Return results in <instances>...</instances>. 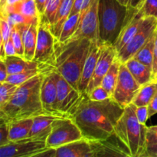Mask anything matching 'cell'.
<instances>
[{"label":"cell","instance_id":"9c48e42d","mask_svg":"<svg viewBox=\"0 0 157 157\" xmlns=\"http://www.w3.org/2000/svg\"><path fill=\"white\" fill-rule=\"evenodd\" d=\"M49 149L45 139L27 137L0 147L1 157H36Z\"/></svg>","mask_w":157,"mask_h":157},{"label":"cell","instance_id":"681fc988","mask_svg":"<svg viewBox=\"0 0 157 157\" xmlns=\"http://www.w3.org/2000/svg\"><path fill=\"white\" fill-rule=\"evenodd\" d=\"M118 1H119L121 4L124 5V6H128L129 2H130V0H118Z\"/></svg>","mask_w":157,"mask_h":157},{"label":"cell","instance_id":"9a60e30c","mask_svg":"<svg viewBox=\"0 0 157 157\" xmlns=\"http://www.w3.org/2000/svg\"><path fill=\"white\" fill-rule=\"evenodd\" d=\"M36 157H92L91 145L89 140L83 138L57 148L48 149Z\"/></svg>","mask_w":157,"mask_h":157},{"label":"cell","instance_id":"f546056e","mask_svg":"<svg viewBox=\"0 0 157 157\" xmlns=\"http://www.w3.org/2000/svg\"><path fill=\"white\" fill-rule=\"evenodd\" d=\"M24 24H20L14 25L12 28V41H13L14 46H15L16 55L25 58V50L24 44H23L22 39V27Z\"/></svg>","mask_w":157,"mask_h":157},{"label":"cell","instance_id":"6da1fadb","mask_svg":"<svg viewBox=\"0 0 157 157\" xmlns=\"http://www.w3.org/2000/svg\"><path fill=\"white\" fill-rule=\"evenodd\" d=\"M124 110L113 98L95 101L85 94L70 117L81 129L84 138L103 140L115 135V128Z\"/></svg>","mask_w":157,"mask_h":157},{"label":"cell","instance_id":"cb8c5ba5","mask_svg":"<svg viewBox=\"0 0 157 157\" xmlns=\"http://www.w3.org/2000/svg\"><path fill=\"white\" fill-rule=\"evenodd\" d=\"M33 124V117L24 118L10 123L9 140L17 141L29 137Z\"/></svg>","mask_w":157,"mask_h":157},{"label":"cell","instance_id":"3957f363","mask_svg":"<svg viewBox=\"0 0 157 157\" xmlns=\"http://www.w3.org/2000/svg\"><path fill=\"white\" fill-rule=\"evenodd\" d=\"M91 44L88 38L67 43L55 42L54 67L77 90Z\"/></svg>","mask_w":157,"mask_h":157},{"label":"cell","instance_id":"836d02e7","mask_svg":"<svg viewBox=\"0 0 157 157\" xmlns=\"http://www.w3.org/2000/svg\"><path fill=\"white\" fill-rule=\"evenodd\" d=\"M1 16L4 17L7 19L8 22L9 23L11 27H13L14 25H20V24H31L34 20L36 18H28V17L25 16L22 14L18 13L16 12H11L9 13H7L5 15H2ZM38 18V17H37Z\"/></svg>","mask_w":157,"mask_h":157},{"label":"cell","instance_id":"5b68a950","mask_svg":"<svg viewBox=\"0 0 157 157\" xmlns=\"http://www.w3.org/2000/svg\"><path fill=\"white\" fill-rule=\"evenodd\" d=\"M128 7L118 0H100L98 7L99 40L101 43L114 44L124 26Z\"/></svg>","mask_w":157,"mask_h":157},{"label":"cell","instance_id":"74e56055","mask_svg":"<svg viewBox=\"0 0 157 157\" xmlns=\"http://www.w3.org/2000/svg\"><path fill=\"white\" fill-rule=\"evenodd\" d=\"M136 115L137 120L140 124H146L149 119L148 107L147 106H140L136 107Z\"/></svg>","mask_w":157,"mask_h":157},{"label":"cell","instance_id":"7a4b0ae2","mask_svg":"<svg viewBox=\"0 0 157 157\" xmlns=\"http://www.w3.org/2000/svg\"><path fill=\"white\" fill-rule=\"evenodd\" d=\"M43 77L42 71L18 86L10 101L0 108V120L10 124L20 119L45 114L41 99Z\"/></svg>","mask_w":157,"mask_h":157},{"label":"cell","instance_id":"277c9868","mask_svg":"<svg viewBox=\"0 0 157 157\" xmlns=\"http://www.w3.org/2000/svg\"><path fill=\"white\" fill-rule=\"evenodd\" d=\"M133 103L124 107V113L115 128V136L130 157H144L147 148V126L140 124Z\"/></svg>","mask_w":157,"mask_h":157},{"label":"cell","instance_id":"f6af8a7d","mask_svg":"<svg viewBox=\"0 0 157 157\" xmlns=\"http://www.w3.org/2000/svg\"><path fill=\"white\" fill-rule=\"evenodd\" d=\"M157 69V27L155 32V47H154V60L153 64V76ZM153 78V77H152Z\"/></svg>","mask_w":157,"mask_h":157},{"label":"cell","instance_id":"60d3db41","mask_svg":"<svg viewBox=\"0 0 157 157\" xmlns=\"http://www.w3.org/2000/svg\"><path fill=\"white\" fill-rule=\"evenodd\" d=\"M148 114L149 118L153 117V115L157 113V90L155 93L154 96L153 97L152 100L150 101V104H148Z\"/></svg>","mask_w":157,"mask_h":157},{"label":"cell","instance_id":"1f68e13d","mask_svg":"<svg viewBox=\"0 0 157 157\" xmlns=\"http://www.w3.org/2000/svg\"><path fill=\"white\" fill-rule=\"evenodd\" d=\"M61 0H48L44 14L43 15H41V16L44 17V18L48 22L51 27L54 24L55 16H56L57 12H58L59 6L61 5Z\"/></svg>","mask_w":157,"mask_h":157},{"label":"cell","instance_id":"484cf974","mask_svg":"<svg viewBox=\"0 0 157 157\" xmlns=\"http://www.w3.org/2000/svg\"><path fill=\"white\" fill-rule=\"evenodd\" d=\"M121 64V61H119V59L117 57L116 59L114 60V61L112 64L111 67H110L107 73L106 74L104 78H103L102 82H101V86L108 92V94L111 98L113 94V92H114L117 83Z\"/></svg>","mask_w":157,"mask_h":157},{"label":"cell","instance_id":"f35d334b","mask_svg":"<svg viewBox=\"0 0 157 157\" xmlns=\"http://www.w3.org/2000/svg\"><path fill=\"white\" fill-rule=\"evenodd\" d=\"M146 141L147 146L157 144V125L147 127Z\"/></svg>","mask_w":157,"mask_h":157},{"label":"cell","instance_id":"e0dca14e","mask_svg":"<svg viewBox=\"0 0 157 157\" xmlns=\"http://www.w3.org/2000/svg\"><path fill=\"white\" fill-rule=\"evenodd\" d=\"M144 18L138 15L137 10L128 8V14H127L125 25L123 27L116 42L113 44L117 52H118L121 51L123 47L127 44L136 35L142 25Z\"/></svg>","mask_w":157,"mask_h":157},{"label":"cell","instance_id":"52a82bcc","mask_svg":"<svg viewBox=\"0 0 157 157\" xmlns=\"http://www.w3.org/2000/svg\"><path fill=\"white\" fill-rule=\"evenodd\" d=\"M55 39L51 26L43 16H40L38 38L34 61L46 66H53L55 63Z\"/></svg>","mask_w":157,"mask_h":157},{"label":"cell","instance_id":"603a6c76","mask_svg":"<svg viewBox=\"0 0 157 157\" xmlns=\"http://www.w3.org/2000/svg\"><path fill=\"white\" fill-rule=\"evenodd\" d=\"M74 2L75 0H61L54 24L51 27V30L56 41L59 39L64 22L70 17Z\"/></svg>","mask_w":157,"mask_h":157},{"label":"cell","instance_id":"2e32d148","mask_svg":"<svg viewBox=\"0 0 157 157\" xmlns=\"http://www.w3.org/2000/svg\"><path fill=\"white\" fill-rule=\"evenodd\" d=\"M103 140H90L92 150V157H130L128 152L123 147L117 138Z\"/></svg>","mask_w":157,"mask_h":157},{"label":"cell","instance_id":"8d00e7d4","mask_svg":"<svg viewBox=\"0 0 157 157\" xmlns=\"http://www.w3.org/2000/svg\"><path fill=\"white\" fill-rule=\"evenodd\" d=\"M0 122H1L0 124V147H1L10 142L9 140L10 124L2 120H0Z\"/></svg>","mask_w":157,"mask_h":157},{"label":"cell","instance_id":"c3c4849f","mask_svg":"<svg viewBox=\"0 0 157 157\" xmlns=\"http://www.w3.org/2000/svg\"><path fill=\"white\" fill-rule=\"evenodd\" d=\"M150 82L152 83H155V84H157V69L156 71V72L154 73V75H153V78H152V80Z\"/></svg>","mask_w":157,"mask_h":157},{"label":"cell","instance_id":"ba28073f","mask_svg":"<svg viewBox=\"0 0 157 157\" xmlns=\"http://www.w3.org/2000/svg\"><path fill=\"white\" fill-rule=\"evenodd\" d=\"M55 75L58 91V110L63 116L70 117L85 94L81 93L75 88L55 69Z\"/></svg>","mask_w":157,"mask_h":157},{"label":"cell","instance_id":"44dd1931","mask_svg":"<svg viewBox=\"0 0 157 157\" xmlns=\"http://www.w3.org/2000/svg\"><path fill=\"white\" fill-rule=\"evenodd\" d=\"M0 59L4 61L9 75L19 73V72L32 70V69H44L48 67V66L39 64L35 61H29L18 55L6 56L4 58H0Z\"/></svg>","mask_w":157,"mask_h":157},{"label":"cell","instance_id":"d4e9b609","mask_svg":"<svg viewBox=\"0 0 157 157\" xmlns=\"http://www.w3.org/2000/svg\"><path fill=\"white\" fill-rule=\"evenodd\" d=\"M156 32V31H155ZM154 47H155V32L149 38L146 44L138 51L133 57L137 61L144 63L150 67L153 72V64L154 60Z\"/></svg>","mask_w":157,"mask_h":157},{"label":"cell","instance_id":"4dcf8cb0","mask_svg":"<svg viewBox=\"0 0 157 157\" xmlns=\"http://www.w3.org/2000/svg\"><path fill=\"white\" fill-rule=\"evenodd\" d=\"M18 87V85L7 81L0 83V108L10 101Z\"/></svg>","mask_w":157,"mask_h":157},{"label":"cell","instance_id":"d590c367","mask_svg":"<svg viewBox=\"0 0 157 157\" xmlns=\"http://www.w3.org/2000/svg\"><path fill=\"white\" fill-rule=\"evenodd\" d=\"M87 96H88V98H90V100L95 101H104V100L108 99V98H111V97L110 96V94H108V92H107L101 85L94 87Z\"/></svg>","mask_w":157,"mask_h":157},{"label":"cell","instance_id":"d6a6232c","mask_svg":"<svg viewBox=\"0 0 157 157\" xmlns=\"http://www.w3.org/2000/svg\"><path fill=\"white\" fill-rule=\"evenodd\" d=\"M137 14L142 18L154 17L157 19V0H145Z\"/></svg>","mask_w":157,"mask_h":157},{"label":"cell","instance_id":"bcb514c9","mask_svg":"<svg viewBox=\"0 0 157 157\" xmlns=\"http://www.w3.org/2000/svg\"><path fill=\"white\" fill-rule=\"evenodd\" d=\"M144 1H145V0H130V2H129L127 7L130 8V9L138 10V9L142 6Z\"/></svg>","mask_w":157,"mask_h":157},{"label":"cell","instance_id":"7bdbcfd3","mask_svg":"<svg viewBox=\"0 0 157 157\" xmlns=\"http://www.w3.org/2000/svg\"><path fill=\"white\" fill-rule=\"evenodd\" d=\"M8 75H9V73H8L6 64H5L4 61L0 59V83L5 82Z\"/></svg>","mask_w":157,"mask_h":157},{"label":"cell","instance_id":"8992f818","mask_svg":"<svg viewBox=\"0 0 157 157\" xmlns=\"http://www.w3.org/2000/svg\"><path fill=\"white\" fill-rule=\"evenodd\" d=\"M83 138L84 137L81 129L73 119L64 117L58 118L53 122L46 144L48 148H57Z\"/></svg>","mask_w":157,"mask_h":157},{"label":"cell","instance_id":"b9f144b4","mask_svg":"<svg viewBox=\"0 0 157 157\" xmlns=\"http://www.w3.org/2000/svg\"><path fill=\"white\" fill-rule=\"evenodd\" d=\"M144 157H157V144L147 145Z\"/></svg>","mask_w":157,"mask_h":157},{"label":"cell","instance_id":"e575fe53","mask_svg":"<svg viewBox=\"0 0 157 157\" xmlns=\"http://www.w3.org/2000/svg\"><path fill=\"white\" fill-rule=\"evenodd\" d=\"M12 32V27L9 23L8 22L7 19L4 17L0 15V36H1V41H0V55L2 54L4 45L7 41L9 40V37Z\"/></svg>","mask_w":157,"mask_h":157},{"label":"cell","instance_id":"30bf717a","mask_svg":"<svg viewBox=\"0 0 157 157\" xmlns=\"http://www.w3.org/2000/svg\"><path fill=\"white\" fill-rule=\"evenodd\" d=\"M157 27V19L154 17H146L143 20L141 26L136 35L127 44L117 52V58L121 63L124 64L133 58L136 52L146 44L149 38L153 35Z\"/></svg>","mask_w":157,"mask_h":157},{"label":"cell","instance_id":"8fae6325","mask_svg":"<svg viewBox=\"0 0 157 157\" xmlns=\"http://www.w3.org/2000/svg\"><path fill=\"white\" fill-rule=\"evenodd\" d=\"M100 0H92V2L84 14L81 13V20L75 33L64 43L72 42L82 38L91 41H99V18L98 7Z\"/></svg>","mask_w":157,"mask_h":157},{"label":"cell","instance_id":"d6986e66","mask_svg":"<svg viewBox=\"0 0 157 157\" xmlns=\"http://www.w3.org/2000/svg\"><path fill=\"white\" fill-rule=\"evenodd\" d=\"M39 18H36L31 24H24L22 27V39L24 44L25 58L34 61L36 49Z\"/></svg>","mask_w":157,"mask_h":157},{"label":"cell","instance_id":"4316f807","mask_svg":"<svg viewBox=\"0 0 157 157\" xmlns=\"http://www.w3.org/2000/svg\"><path fill=\"white\" fill-rule=\"evenodd\" d=\"M157 90V84L150 82L141 86L140 89L133 98V103L136 107L148 106Z\"/></svg>","mask_w":157,"mask_h":157},{"label":"cell","instance_id":"ab89813d","mask_svg":"<svg viewBox=\"0 0 157 157\" xmlns=\"http://www.w3.org/2000/svg\"><path fill=\"white\" fill-rule=\"evenodd\" d=\"M12 55H16V52H15V46H14L13 41H12V36L10 35L7 42L5 44L2 54L0 55V58H4L6 56H12Z\"/></svg>","mask_w":157,"mask_h":157},{"label":"cell","instance_id":"7402d4cb","mask_svg":"<svg viewBox=\"0 0 157 157\" xmlns=\"http://www.w3.org/2000/svg\"><path fill=\"white\" fill-rule=\"evenodd\" d=\"M128 70L141 86L151 81L153 72L149 67L135 58H132L124 63Z\"/></svg>","mask_w":157,"mask_h":157},{"label":"cell","instance_id":"ac0fdd59","mask_svg":"<svg viewBox=\"0 0 157 157\" xmlns=\"http://www.w3.org/2000/svg\"><path fill=\"white\" fill-rule=\"evenodd\" d=\"M100 51H101V42L99 41H92L90 53L84 64L79 82V86H78V90L81 93H86V90L88 87V84L96 67L97 61L100 55Z\"/></svg>","mask_w":157,"mask_h":157},{"label":"cell","instance_id":"7dc6e473","mask_svg":"<svg viewBox=\"0 0 157 157\" xmlns=\"http://www.w3.org/2000/svg\"><path fill=\"white\" fill-rule=\"evenodd\" d=\"M22 1H24V0H0V4H1V6H3V5L15 6V5L18 4Z\"/></svg>","mask_w":157,"mask_h":157},{"label":"cell","instance_id":"f1b7e54d","mask_svg":"<svg viewBox=\"0 0 157 157\" xmlns=\"http://www.w3.org/2000/svg\"><path fill=\"white\" fill-rule=\"evenodd\" d=\"M47 67H46V68H47ZM44 69H32V70L25 71L19 72V73L9 75H8L7 78H6V81L19 86L21 85V84H23V83L26 82V81H28L29 80H30L31 78H32L33 77L36 76L37 75L40 74L41 72H42Z\"/></svg>","mask_w":157,"mask_h":157},{"label":"cell","instance_id":"ffe728a7","mask_svg":"<svg viewBox=\"0 0 157 157\" xmlns=\"http://www.w3.org/2000/svg\"><path fill=\"white\" fill-rule=\"evenodd\" d=\"M62 117L50 114H41L34 117L33 124L29 137L47 140L52 128V124L56 119Z\"/></svg>","mask_w":157,"mask_h":157},{"label":"cell","instance_id":"7c38bea8","mask_svg":"<svg viewBox=\"0 0 157 157\" xmlns=\"http://www.w3.org/2000/svg\"><path fill=\"white\" fill-rule=\"evenodd\" d=\"M141 85L131 75L125 64H121L117 83L112 98L123 107L131 104Z\"/></svg>","mask_w":157,"mask_h":157},{"label":"cell","instance_id":"83f0119b","mask_svg":"<svg viewBox=\"0 0 157 157\" xmlns=\"http://www.w3.org/2000/svg\"><path fill=\"white\" fill-rule=\"evenodd\" d=\"M81 20V12L71 15L67 21L64 22L61 30V35L59 39L57 41L61 43H64L69 39L78 29Z\"/></svg>","mask_w":157,"mask_h":157},{"label":"cell","instance_id":"4fadbf2b","mask_svg":"<svg viewBox=\"0 0 157 157\" xmlns=\"http://www.w3.org/2000/svg\"><path fill=\"white\" fill-rule=\"evenodd\" d=\"M42 83L41 86V99L42 107L47 114L64 117L58 110V91L55 75V68L49 66L43 71Z\"/></svg>","mask_w":157,"mask_h":157},{"label":"cell","instance_id":"ee69618b","mask_svg":"<svg viewBox=\"0 0 157 157\" xmlns=\"http://www.w3.org/2000/svg\"><path fill=\"white\" fill-rule=\"evenodd\" d=\"M35 1L40 16H41V15H43L48 0H35Z\"/></svg>","mask_w":157,"mask_h":157},{"label":"cell","instance_id":"5bb4252c","mask_svg":"<svg viewBox=\"0 0 157 157\" xmlns=\"http://www.w3.org/2000/svg\"><path fill=\"white\" fill-rule=\"evenodd\" d=\"M117 57V52L113 44L101 43V51L96 67L88 84L86 94L88 95L94 87L101 85L103 78L107 73L112 64Z\"/></svg>","mask_w":157,"mask_h":157}]
</instances>
